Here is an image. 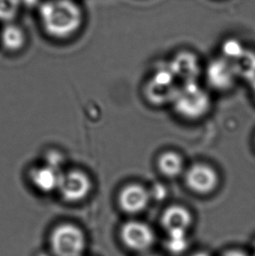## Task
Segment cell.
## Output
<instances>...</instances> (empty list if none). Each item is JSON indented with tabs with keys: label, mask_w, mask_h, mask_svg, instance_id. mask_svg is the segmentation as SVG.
<instances>
[{
	"label": "cell",
	"mask_w": 255,
	"mask_h": 256,
	"mask_svg": "<svg viewBox=\"0 0 255 256\" xmlns=\"http://www.w3.org/2000/svg\"><path fill=\"white\" fill-rule=\"evenodd\" d=\"M251 84H252V93H254V96L255 97V80H252Z\"/></svg>",
	"instance_id": "44dd1931"
},
{
	"label": "cell",
	"mask_w": 255,
	"mask_h": 256,
	"mask_svg": "<svg viewBox=\"0 0 255 256\" xmlns=\"http://www.w3.org/2000/svg\"><path fill=\"white\" fill-rule=\"evenodd\" d=\"M206 76L208 84L220 91L230 90L238 79L231 62L223 56L210 62Z\"/></svg>",
	"instance_id": "52a82bcc"
},
{
	"label": "cell",
	"mask_w": 255,
	"mask_h": 256,
	"mask_svg": "<svg viewBox=\"0 0 255 256\" xmlns=\"http://www.w3.org/2000/svg\"><path fill=\"white\" fill-rule=\"evenodd\" d=\"M172 104L181 118L198 120L210 110L212 100L209 94L196 82L180 86Z\"/></svg>",
	"instance_id": "7a4b0ae2"
},
{
	"label": "cell",
	"mask_w": 255,
	"mask_h": 256,
	"mask_svg": "<svg viewBox=\"0 0 255 256\" xmlns=\"http://www.w3.org/2000/svg\"><path fill=\"white\" fill-rule=\"evenodd\" d=\"M238 78L252 82L255 80V52L245 49L238 58L230 60Z\"/></svg>",
	"instance_id": "9a60e30c"
},
{
	"label": "cell",
	"mask_w": 255,
	"mask_h": 256,
	"mask_svg": "<svg viewBox=\"0 0 255 256\" xmlns=\"http://www.w3.org/2000/svg\"><path fill=\"white\" fill-rule=\"evenodd\" d=\"M167 242L168 250L174 254H180L186 250L188 246L186 232H170Z\"/></svg>",
	"instance_id": "e0dca14e"
},
{
	"label": "cell",
	"mask_w": 255,
	"mask_h": 256,
	"mask_svg": "<svg viewBox=\"0 0 255 256\" xmlns=\"http://www.w3.org/2000/svg\"><path fill=\"white\" fill-rule=\"evenodd\" d=\"M51 246L56 256H80L85 250V237L76 226L65 224L52 232Z\"/></svg>",
	"instance_id": "277c9868"
},
{
	"label": "cell",
	"mask_w": 255,
	"mask_h": 256,
	"mask_svg": "<svg viewBox=\"0 0 255 256\" xmlns=\"http://www.w3.org/2000/svg\"><path fill=\"white\" fill-rule=\"evenodd\" d=\"M254 256H255V242L254 245Z\"/></svg>",
	"instance_id": "603a6c76"
},
{
	"label": "cell",
	"mask_w": 255,
	"mask_h": 256,
	"mask_svg": "<svg viewBox=\"0 0 255 256\" xmlns=\"http://www.w3.org/2000/svg\"><path fill=\"white\" fill-rule=\"evenodd\" d=\"M158 167L164 176L169 178H175L184 172V162L178 153L166 152L159 156Z\"/></svg>",
	"instance_id": "5bb4252c"
},
{
	"label": "cell",
	"mask_w": 255,
	"mask_h": 256,
	"mask_svg": "<svg viewBox=\"0 0 255 256\" xmlns=\"http://www.w3.org/2000/svg\"><path fill=\"white\" fill-rule=\"evenodd\" d=\"M167 66L176 80H181L182 84L196 82L200 76V62L192 52L182 51L176 54Z\"/></svg>",
	"instance_id": "9c48e42d"
},
{
	"label": "cell",
	"mask_w": 255,
	"mask_h": 256,
	"mask_svg": "<svg viewBox=\"0 0 255 256\" xmlns=\"http://www.w3.org/2000/svg\"><path fill=\"white\" fill-rule=\"evenodd\" d=\"M224 256H246L244 253H242L240 251H235V250H232V251H228V253L224 254Z\"/></svg>",
	"instance_id": "ffe728a7"
},
{
	"label": "cell",
	"mask_w": 255,
	"mask_h": 256,
	"mask_svg": "<svg viewBox=\"0 0 255 256\" xmlns=\"http://www.w3.org/2000/svg\"><path fill=\"white\" fill-rule=\"evenodd\" d=\"M193 216L186 208L172 204L166 208L161 218L164 228L170 232H186L192 224Z\"/></svg>",
	"instance_id": "8fae6325"
},
{
	"label": "cell",
	"mask_w": 255,
	"mask_h": 256,
	"mask_svg": "<svg viewBox=\"0 0 255 256\" xmlns=\"http://www.w3.org/2000/svg\"><path fill=\"white\" fill-rule=\"evenodd\" d=\"M26 34L24 28L16 21L3 24L0 30V43L4 48L10 52H18L24 48Z\"/></svg>",
	"instance_id": "7c38bea8"
},
{
	"label": "cell",
	"mask_w": 255,
	"mask_h": 256,
	"mask_svg": "<svg viewBox=\"0 0 255 256\" xmlns=\"http://www.w3.org/2000/svg\"><path fill=\"white\" fill-rule=\"evenodd\" d=\"M121 238L125 246L136 252H144L155 242V232L144 222L132 220L121 229Z\"/></svg>",
	"instance_id": "8992f818"
},
{
	"label": "cell",
	"mask_w": 255,
	"mask_h": 256,
	"mask_svg": "<svg viewBox=\"0 0 255 256\" xmlns=\"http://www.w3.org/2000/svg\"><path fill=\"white\" fill-rule=\"evenodd\" d=\"M150 200L148 190L138 184H128L119 195L120 206L130 214H136L144 211Z\"/></svg>",
	"instance_id": "30bf717a"
},
{
	"label": "cell",
	"mask_w": 255,
	"mask_h": 256,
	"mask_svg": "<svg viewBox=\"0 0 255 256\" xmlns=\"http://www.w3.org/2000/svg\"><path fill=\"white\" fill-rule=\"evenodd\" d=\"M178 88V80L166 66L152 76L145 88V94L156 105L172 104Z\"/></svg>",
	"instance_id": "3957f363"
},
{
	"label": "cell",
	"mask_w": 255,
	"mask_h": 256,
	"mask_svg": "<svg viewBox=\"0 0 255 256\" xmlns=\"http://www.w3.org/2000/svg\"><path fill=\"white\" fill-rule=\"evenodd\" d=\"M187 187L200 195L212 194L220 184V176L214 167L206 164H195L186 172Z\"/></svg>",
	"instance_id": "5b68a950"
},
{
	"label": "cell",
	"mask_w": 255,
	"mask_h": 256,
	"mask_svg": "<svg viewBox=\"0 0 255 256\" xmlns=\"http://www.w3.org/2000/svg\"><path fill=\"white\" fill-rule=\"evenodd\" d=\"M37 18L50 38L65 40L77 34L85 24V10L78 0H42Z\"/></svg>",
	"instance_id": "6da1fadb"
},
{
	"label": "cell",
	"mask_w": 255,
	"mask_h": 256,
	"mask_svg": "<svg viewBox=\"0 0 255 256\" xmlns=\"http://www.w3.org/2000/svg\"><path fill=\"white\" fill-rule=\"evenodd\" d=\"M194 256H208V254H206L200 253L196 254Z\"/></svg>",
	"instance_id": "7402d4cb"
},
{
	"label": "cell",
	"mask_w": 255,
	"mask_h": 256,
	"mask_svg": "<svg viewBox=\"0 0 255 256\" xmlns=\"http://www.w3.org/2000/svg\"><path fill=\"white\" fill-rule=\"evenodd\" d=\"M22 4L21 0H0V23L16 21Z\"/></svg>",
	"instance_id": "2e32d148"
},
{
	"label": "cell",
	"mask_w": 255,
	"mask_h": 256,
	"mask_svg": "<svg viewBox=\"0 0 255 256\" xmlns=\"http://www.w3.org/2000/svg\"><path fill=\"white\" fill-rule=\"evenodd\" d=\"M62 175L59 168L48 164V166L34 170L32 172V182L38 190L48 192L58 189Z\"/></svg>",
	"instance_id": "4fadbf2b"
},
{
	"label": "cell",
	"mask_w": 255,
	"mask_h": 256,
	"mask_svg": "<svg viewBox=\"0 0 255 256\" xmlns=\"http://www.w3.org/2000/svg\"><path fill=\"white\" fill-rule=\"evenodd\" d=\"M150 198L152 200H164V198L166 197L167 190L166 187L164 186L161 184H155L152 190H148Z\"/></svg>",
	"instance_id": "d6986e66"
},
{
	"label": "cell",
	"mask_w": 255,
	"mask_h": 256,
	"mask_svg": "<svg viewBox=\"0 0 255 256\" xmlns=\"http://www.w3.org/2000/svg\"><path fill=\"white\" fill-rule=\"evenodd\" d=\"M90 178L85 173L72 170L62 175L58 189L65 200L76 202L86 197L90 192Z\"/></svg>",
	"instance_id": "ba28073f"
},
{
	"label": "cell",
	"mask_w": 255,
	"mask_h": 256,
	"mask_svg": "<svg viewBox=\"0 0 255 256\" xmlns=\"http://www.w3.org/2000/svg\"></svg>",
	"instance_id": "cb8c5ba5"
},
{
	"label": "cell",
	"mask_w": 255,
	"mask_h": 256,
	"mask_svg": "<svg viewBox=\"0 0 255 256\" xmlns=\"http://www.w3.org/2000/svg\"><path fill=\"white\" fill-rule=\"evenodd\" d=\"M244 46L236 38H228L222 44L223 57L228 60H234L238 58L245 50Z\"/></svg>",
	"instance_id": "ac0fdd59"
}]
</instances>
